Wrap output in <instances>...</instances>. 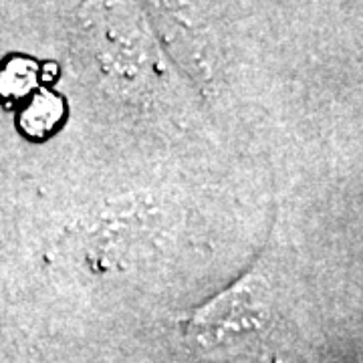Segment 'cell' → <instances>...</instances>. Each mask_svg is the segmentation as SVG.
Returning <instances> with one entry per match:
<instances>
[{"label":"cell","mask_w":363,"mask_h":363,"mask_svg":"<svg viewBox=\"0 0 363 363\" xmlns=\"http://www.w3.org/2000/svg\"><path fill=\"white\" fill-rule=\"evenodd\" d=\"M59 113H61V104L51 95L49 97L43 95L28 107L25 117L26 128L30 130V133H39L40 130H51L59 119Z\"/></svg>","instance_id":"6da1fadb"},{"label":"cell","mask_w":363,"mask_h":363,"mask_svg":"<svg viewBox=\"0 0 363 363\" xmlns=\"http://www.w3.org/2000/svg\"><path fill=\"white\" fill-rule=\"evenodd\" d=\"M33 83H35V71H33L30 63L16 61V63L4 69V73L0 77V91L4 95H21Z\"/></svg>","instance_id":"7a4b0ae2"}]
</instances>
